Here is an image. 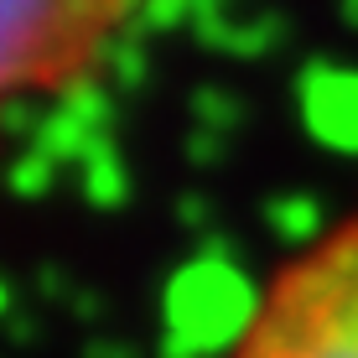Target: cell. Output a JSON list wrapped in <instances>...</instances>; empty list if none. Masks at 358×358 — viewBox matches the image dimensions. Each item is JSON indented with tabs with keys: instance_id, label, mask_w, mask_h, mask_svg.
<instances>
[{
	"instance_id": "1",
	"label": "cell",
	"mask_w": 358,
	"mask_h": 358,
	"mask_svg": "<svg viewBox=\"0 0 358 358\" xmlns=\"http://www.w3.org/2000/svg\"><path fill=\"white\" fill-rule=\"evenodd\" d=\"M224 358H358V213L265 280Z\"/></svg>"
},
{
	"instance_id": "2",
	"label": "cell",
	"mask_w": 358,
	"mask_h": 358,
	"mask_svg": "<svg viewBox=\"0 0 358 358\" xmlns=\"http://www.w3.org/2000/svg\"><path fill=\"white\" fill-rule=\"evenodd\" d=\"M145 0H0V130L99 73Z\"/></svg>"
}]
</instances>
